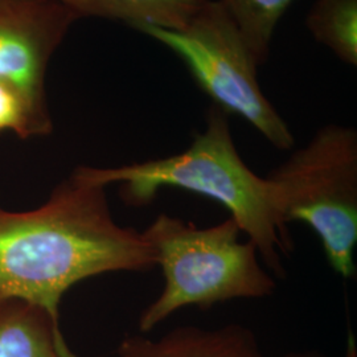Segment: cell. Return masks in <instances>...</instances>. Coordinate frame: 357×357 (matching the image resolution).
<instances>
[{"label": "cell", "mask_w": 357, "mask_h": 357, "mask_svg": "<svg viewBox=\"0 0 357 357\" xmlns=\"http://www.w3.org/2000/svg\"><path fill=\"white\" fill-rule=\"evenodd\" d=\"M153 268L151 246L115 221L103 187L70 176L36 209L0 205V301L38 307L59 327L60 301L78 282Z\"/></svg>", "instance_id": "1"}, {"label": "cell", "mask_w": 357, "mask_h": 357, "mask_svg": "<svg viewBox=\"0 0 357 357\" xmlns=\"http://www.w3.org/2000/svg\"><path fill=\"white\" fill-rule=\"evenodd\" d=\"M70 176L103 188L118 184L130 206L153 204L167 187L212 199L228 209L255 243L265 268L275 278L286 275L283 257L293 253L294 243L282 216L278 188L243 162L231 137L229 114L217 105L206 112L204 131L196 132L183 153L128 166L77 167Z\"/></svg>", "instance_id": "2"}, {"label": "cell", "mask_w": 357, "mask_h": 357, "mask_svg": "<svg viewBox=\"0 0 357 357\" xmlns=\"http://www.w3.org/2000/svg\"><path fill=\"white\" fill-rule=\"evenodd\" d=\"M228 217L197 228L178 217L160 213L142 231L153 249L165 286L143 310L138 327L149 333L178 310H200L234 299H264L277 290L275 277L262 265L252 241Z\"/></svg>", "instance_id": "3"}, {"label": "cell", "mask_w": 357, "mask_h": 357, "mask_svg": "<svg viewBox=\"0 0 357 357\" xmlns=\"http://www.w3.org/2000/svg\"><path fill=\"white\" fill-rule=\"evenodd\" d=\"M268 178L277 185L287 225L299 221L317 234L335 273L356 275L357 131L328 123L317 130Z\"/></svg>", "instance_id": "4"}, {"label": "cell", "mask_w": 357, "mask_h": 357, "mask_svg": "<svg viewBox=\"0 0 357 357\" xmlns=\"http://www.w3.org/2000/svg\"><path fill=\"white\" fill-rule=\"evenodd\" d=\"M135 31L178 56L213 105L243 116L277 150L293 149L294 134L261 89L255 57L220 0H206L183 29L141 26Z\"/></svg>", "instance_id": "5"}, {"label": "cell", "mask_w": 357, "mask_h": 357, "mask_svg": "<svg viewBox=\"0 0 357 357\" xmlns=\"http://www.w3.org/2000/svg\"><path fill=\"white\" fill-rule=\"evenodd\" d=\"M76 13L56 0H0V78L47 103V76Z\"/></svg>", "instance_id": "6"}, {"label": "cell", "mask_w": 357, "mask_h": 357, "mask_svg": "<svg viewBox=\"0 0 357 357\" xmlns=\"http://www.w3.org/2000/svg\"><path fill=\"white\" fill-rule=\"evenodd\" d=\"M118 357H264L257 335L230 323L218 328L180 326L159 339L130 335L116 349Z\"/></svg>", "instance_id": "7"}, {"label": "cell", "mask_w": 357, "mask_h": 357, "mask_svg": "<svg viewBox=\"0 0 357 357\" xmlns=\"http://www.w3.org/2000/svg\"><path fill=\"white\" fill-rule=\"evenodd\" d=\"M0 357L78 356L44 310L4 299L0 301Z\"/></svg>", "instance_id": "8"}, {"label": "cell", "mask_w": 357, "mask_h": 357, "mask_svg": "<svg viewBox=\"0 0 357 357\" xmlns=\"http://www.w3.org/2000/svg\"><path fill=\"white\" fill-rule=\"evenodd\" d=\"M79 17H101L131 28L153 26L178 31L206 0H56Z\"/></svg>", "instance_id": "9"}, {"label": "cell", "mask_w": 357, "mask_h": 357, "mask_svg": "<svg viewBox=\"0 0 357 357\" xmlns=\"http://www.w3.org/2000/svg\"><path fill=\"white\" fill-rule=\"evenodd\" d=\"M306 26L340 61L357 66V0H315Z\"/></svg>", "instance_id": "10"}, {"label": "cell", "mask_w": 357, "mask_h": 357, "mask_svg": "<svg viewBox=\"0 0 357 357\" xmlns=\"http://www.w3.org/2000/svg\"><path fill=\"white\" fill-rule=\"evenodd\" d=\"M229 11L255 57L268 63L275 28L295 0H220Z\"/></svg>", "instance_id": "11"}, {"label": "cell", "mask_w": 357, "mask_h": 357, "mask_svg": "<svg viewBox=\"0 0 357 357\" xmlns=\"http://www.w3.org/2000/svg\"><path fill=\"white\" fill-rule=\"evenodd\" d=\"M53 130L48 103L40 102L11 81L0 78V132L13 131L28 139Z\"/></svg>", "instance_id": "12"}, {"label": "cell", "mask_w": 357, "mask_h": 357, "mask_svg": "<svg viewBox=\"0 0 357 357\" xmlns=\"http://www.w3.org/2000/svg\"><path fill=\"white\" fill-rule=\"evenodd\" d=\"M349 352H348V356L347 357H355L356 356V352H355V343L354 342H349ZM281 357H331L326 354H323L321 351H317V349H303V351H291V352H287L284 355H282Z\"/></svg>", "instance_id": "13"}]
</instances>
